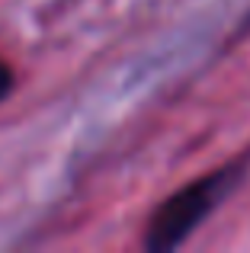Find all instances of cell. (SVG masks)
Returning <instances> with one entry per match:
<instances>
[{"mask_svg": "<svg viewBox=\"0 0 250 253\" xmlns=\"http://www.w3.org/2000/svg\"><path fill=\"white\" fill-rule=\"evenodd\" d=\"M238 179H241V164H228V167H218V170L206 173V176H199L196 183L183 186L170 199H164L161 209L148 221L144 247L151 253H167V250L180 247L225 202V196L238 186Z\"/></svg>", "mask_w": 250, "mask_h": 253, "instance_id": "cell-1", "label": "cell"}, {"mask_svg": "<svg viewBox=\"0 0 250 253\" xmlns=\"http://www.w3.org/2000/svg\"><path fill=\"white\" fill-rule=\"evenodd\" d=\"M10 90H13V71L6 68L3 61H0V99H3Z\"/></svg>", "mask_w": 250, "mask_h": 253, "instance_id": "cell-2", "label": "cell"}]
</instances>
